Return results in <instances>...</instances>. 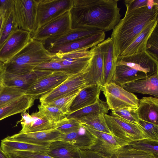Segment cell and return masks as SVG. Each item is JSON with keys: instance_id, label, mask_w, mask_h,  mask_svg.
<instances>
[{"instance_id": "obj_1", "label": "cell", "mask_w": 158, "mask_h": 158, "mask_svg": "<svg viewBox=\"0 0 158 158\" xmlns=\"http://www.w3.org/2000/svg\"><path fill=\"white\" fill-rule=\"evenodd\" d=\"M118 0H73L70 10L72 29L94 28L107 31L120 19Z\"/></svg>"}, {"instance_id": "obj_2", "label": "cell", "mask_w": 158, "mask_h": 158, "mask_svg": "<svg viewBox=\"0 0 158 158\" xmlns=\"http://www.w3.org/2000/svg\"><path fill=\"white\" fill-rule=\"evenodd\" d=\"M158 0H151L147 6L127 10L113 29L111 35L115 58L120 56L148 23L158 19Z\"/></svg>"}, {"instance_id": "obj_3", "label": "cell", "mask_w": 158, "mask_h": 158, "mask_svg": "<svg viewBox=\"0 0 158 158\" xmlns=\"http://www.w3.org/2000/svg\"><path fill=\"white\" fill-rule=\"evenodd\" d=\"M52 59L42 42L31 38L24 48L3 63L4 71L15 74L28 73L39 65Z\"/></svg>"}, {"instance_id": "obj_4", "label": "cell", "mask_w": 158, "mask_h": 158, "mask_svg": "<svg viewBox=\"0 0 158 158\" xmlns=\"http://www.w3.org/2000/svg\"><path fill=\"white\" fill-rule=\"evenodd\" d=\"M93 53V47L52 55V59L60 64L64 73L72 75L85 70Z\"/></svg>"}, {"instance_id": "obj_5", "label": "cell", "mask_w": 158, "mask_h": 158, "mask_svg": "<svg viewBox=\"0 0 158 158\" xmlns=\"http://www.w3.org/2000/svg\"><path fill=\"white\" fill-rule=\"evenodd\" d=\"M104 117L111 134L128 143L148 138L137 124L110 114H105Z\"/></svg>"}, {"instance_id": "obj_6", "label": "cell", "mask_w": 158, "mask_h": 158, "mask_svg": "<svg viewBox=\"0 0 158 158\" xmlns=\"http://www.w3.org/2000/svg\"><path fill=\"white\" fill-rule=\"evenodd\" d=\"M102 91L111 110L117 108L135 110L138 108L139 99L137 96L114 82L106 85Z\"/></svg>"}, {"instance_id": "obj_7", "label": "cell", "mask_w": 158, "mask_h": 158, "mask_svg": "<svg viewBox=\"0 0 158 158\" xmlns=\"http://www.w3.org/2000/svg\"><path fill=\"white\" fill-rule=\"evenodd\" d=\"M38 0H15L14 16L19 29L33 33L37 28Z\"/></svg>"}, {"instance_id": "obj_8", "label": "cell", "mask_w": 158, "mask_h": 158, "mask_svg": "<svg viewBox=\"0 0 158 158\" xmlns=\"http://www.w3.org/2000/svg\"><path fill=\"white\" fill-rule=\"evenodd\" d=\"M87 86L85 70L70 75L61 84L39 98L41 104L50 102L59 98L79 92Z\"/></svg>"}, {"instance_id": "obj_9", "label": "cell", "mask_w": 158, "mask_h": 158, "mask_svg": "<svg viewBox=\"0 0 158 158\" xmlns=\"http://www.w3.org/2000/svg\"><path fill=\"white\" fill-rule=\"evenodd\" d=\"M73 5V0H38L37 29L70 10Z\"/></svg>"}, {"instance_id": "obj_10", "label": "cell", "mask_w": 158, "mask_h": 158, "mask_svg": "<svg viewBox=\"0 0 158 158\" xmlns=\"http://www.w3.org/2000/svg\"><path fill=\"white\" fill-rule=\"evenodd\" d=\"M72 30L70 10L37 28L31 34L33 39L42 42L64 35Z\"/></svg>"}, {"instance_id": "obj_11", "label": "cell", "mask_w": 158, "mask_h": 158, "mask_svg": "<svg viewBox=\"0 0 158 158\" xmlns=\"http://www.w3.org/2000/svg\"><path fill=\"white\" fill-rule=\"evenodd\" d=\"M81 125L96 138L95 144L90 150L108 158H113L116 150L129 143L111 134L97 131L84 123H81Z\"/></svg>"}, {"instance_id": "obj_12", "label": "cell", "mask_w": 158, "mask_h": 158, "mask_svg": "<svg viewBox=\"0 0 158 158\" xmlns=\"http://www.w3.org/2000/svg\"><path fill=\"white\" fill-rule=\"evenodd\" d=\"M124 65L144 73L147 77L158 73V61L145 50L132 55L119 56L117 59L116 65Z\"/></svg>"}, {"instance_id": "obj_13", "label": "cell", "mask_w": 158, "mask_h": 158, "mask_svg": "<svg viewBox=\"0 0 158 158\" xmlns=\"http://www.w3.org/2000/svg\"><path fill=\"white\" fill-rule=\"evenodd\" d=\"M69 75L64 73L53 72L36 81L25 91V94L31 96L35 99H39L61 84Z\"/></svg>"}, {"instance_id": "obj_14", "label": "cell", "mask_w": 158, "mask_h": 158, "mask_svg": "<svg viewBox=\"0 0 158 158\" xmlns=\"http://www.w3.org/2000/svg\"><path fill=\"white\" fill-rule=\"evenodd\" d=\"M31 33L18 29L13 32L0 49V61L4 63L19 52L28 43Z\"/></svg>"}, {"instance_id": "obj_15", "label": "cell", "mask_w": 158, "mask_h": 158, "mask_svg": "<svg viewBox=\"0 0 158 158\" xmlns=\"http://www.w3.org/2000/svg\"><path fill=\"white\" fill-rule=\"evenodd\" d=\"M97 46L99 47L102 56L104 87L106 84L113 82L117 59L114 55V43L110 37H108Z\"/></svg>"}, {"instance_id": "obj_16", "label": "cell", "mask_w": 158, "mask_h": 158, "mask_svg": "<svg viewBox=\"0 0 158 158\" xmlns=\"http://www.w3.org/2000/svg\"><path fill=\"white\" fill-rule=\"evenodd\" d=\"M61 133L55 129L28 133H20L5 138L10 140L49 146L52 142L60 140Z\"/></svg>"}, {"instance_id": "obj_17", "label": "cell", "mask_w": 158, "mask_h": 158, "mask_svg": "<svg viewBox=\"0 0 158 158\" xmlns=\"http://www.w3.org/2000/svg\"><path fill=\"white\" fill-rule=\"evenodd\" d=\"M53 72L34 69L26 74H15L3 71L2 83L4 86L14 87L26 91L34 82Z\"/></svg>"}, {"instance_id": "obj_18", "label": "cell", "mask_w": 158, "mask_h": 158, "mask_svg": "<svg viewBox=\"0 0 158 158\" xmlns=\"http://www.w3.org/2000/svg\"><path fill=\"white\" fill-rule=\"evenodd\" d=\"M22 118L19 121L22 126L20 133H28L54 130L55 122L50 121L38 112L31 115L25 112L21 113Z\"/></svg>"}, {"instance_id": "obj_19", "label": "cell", "mask_w": 158, "mask_h": 158, "mask_svg": "<svg viewBox=\"0 0 158 158\" xmlns=\"http://www.w3.org/2000/svg\"><path fill=\"white\" fill-rule=\"evenodd\" d=\"M104 31L90 36L64 44L47 50L51 55L68 52L82 48L90 49L103 41L105 39Z\"/></svg>"}, {"instance_id": "obj_20", "label": "cell", "mask_w": 158, "mask_h": 158, "mask_svg": "<svg viewBox=\"0 0 158 158\" xmlns=\"http://www.w3.org/2000/svg\"><path fill=\"white\" fill-rule=\"evenodd\" d=\"M103 31L99 29L94 28H77L72 29L62 35L48 38L42 42L44 47L47 50L53 47Z\"/></svg>"}, {"instance_id": "obj_21", "label": "cell", "mask_w": 158, "mask_h": 158, "mask_svg": "<svg viewBox=\"0 0 158 158\" xmlns=\"http://www.w3.org/2000/svg\"><path fill=\"white\" fill-rule=\"evenodd\" d=\"M94 53L85 70L86 85H98L102 91L103 62L102 54L97 45L94 47Z\"/></svg>"}, {"instance_id": "obj_22", "label": "cell", "mask_w": 158, "mask_h": 158, "mask_svg": "<svg viewBox=\"0 0 158 158\" xmlns=\"http://www.w3.org/2000/svg\"><path fill=\"white\" fill-rule=\"evenodd\" d=\"M131 93H137L158 97V73L126 83L122 86Z\"/></svg>"}, {"instance_id": "obj_23", "label": "cell", "mask_w": 158, "mask_h": 158, "mask_svg": "<svg viewBox=\"0 0 158 158\" xmlns=\"http://www.w3.org/2000/svg\"><path fill=\"white\" fill-rule=\"evenodd\" d=\"M101 91V88L98 85L87 86L82 89L72 102L69 114L94 103L99 98Z\"/></svg>"}, {"instance_id": "obj_24", "label": "cell", "mask_w": 158, "mask_h": 158, "mask_svg": "<svg viewBox=\"0 0 158 158\" xmlns=\"http://www.w3.org/2000/svg\"><path fill=\"white\" fill-rule=\"evenodd\" d=\"M60 140L68 142L79 149L90 150L95 144L96 138L81 126L76 131L67 134H61Z\"/></svg>"}, {"instance_id": "obj_25", "label": "cell", "mask_w": 158, "mask_h": 158, "mask_svg": "<svg viewBox=\"0 0 158 158\" xmlns=\"http://www.w3.org/2000/svg\"><path fill=\"white\" fill-rule=\"evenodd\" d=\"M109 109L106 102L98 98L93 104L84 107L66 115L68 119L73 118L81 123L97 117L102 113L107 114Z\"/></svg>"}, {"instance_id": "obj_26", "label": "cell", "mask_w": 158, "mask_h": 158, "mask_svg": "<svg viewBox=\"0 0 158 158\" xmlns=\"http://www.w3.org/2000/svg\"><path fill=\"white\" fill-rule=\"evenodd\" d=\"M135 111L139 119L158 125L157 97H143L139 100L138 106Z\"/></svg>"}, {"instance_id": "obj_27", "label": "cell", "mask_w": 158, "mask_h": 158, "mask_svg": "<svg viewBox=\"0 0 158 158\" xmlns=\"http://www.w3.org/2000/svg\"><path fill=\"white\" fill-rule=\"evenodd\" d=\"M158 21V19L150 22L119 56L131 55L145 50L148 40L157 25Z\"/></svg>"}, {"instance_id": "obj_28", "label": "cell", "mask_w": 158, "mask_h": 158, "mask_svg": "<svg viewBox=\"0 0 158 158\" xmlns=\"http://www.w3.org/2000/svg\"><path fill=\"white\" fill-rule=\"evenodd\" d=\"M35 100L33 97L24 94L0 107V121L10 116L26 112L34 104Z\"/></svg>"}, {"instance_id": "obj_29", "label": "cell", "mask_w": 158, "mask_h": 158, "mask_svg": "<svg viewBox=\"0 0 158 158\" xmlns=\"http://www.w3.org/2000/svg\"><path fill=\"white\" fill-rule=\"evenodd\" d=\"M45 153L54 158H81L79 149L70 143L63 140L51 143Z\"/></svg>"}, {"instance_id": "obj_30", "label": "cell", "mask_w": 158, "mask_h": 158, "mask_svg": "<svg viewBox=\"0 0 158 158\" xmlns=\"http://www.w3.org/2000/svg\"><path fill=\"white\" fill-rule=\"evenodd\" d=\"M147 77L143 72L124 65H116L113 82L122 87L124 85Z\"/></svg>"}, {"instance_id": "obj_31", "label": "cell", "mask_w": 158, "mask_h": 158, "mask_svg": "<svg viewBox=\"0 0 158 158\" xmlns=\"http://www.w3.org/2000/svg\"><path fill=\"white\" fill-rule=\"evenodd\" d=\"M0 147L7 154L16 151H29L45 153L48 150V146L10 140L5 138L1 140Z\"/></svg>"}, {"instance_id": "obj_32", "label": "cell", "mask_w": 158, "mask_h": 158, "mask_svg": "<svg viewBox=\"0 0 158 158\" xmlns=\"http://www.w3.org/2000/svg\"><path fill=\"white\" fill-rule=\"evenodd\" d=\"M13 8L5 13L0 35V49L11 34L19 29L14 16Z\"/></svg>"}, {"instance_id": "obj_33", "label": "cell", "mask_w": 158, "mask_h": 158, "mask_svg": "<svg viewBox=\"0 0 158 158\" xmlns=\"http://www.w3.org/2000/svg\"><path fill=\"white\" fill-rule=\"evenodd\" d=\"M113 158H158V157L152 153L134 148L128 144L116 150Z\"/></svg>"}, {"instance_id": "obj_34", "label": "cell", "mask_w": 158, "mask_h": 158, "mask_svg": "<svg viewBox=\"0 0 158 158\" xmlns=\"http://www.w3.org/2000/svg\"><path fill=\"white\" fill-rule=\"evenodd\" d=\"M25 92L20 88L4 86L0 91V107L20 98Z\"/></svg>"}, {"instance_id": "obj_35", "label": "cell", "mask_w": 158, "mask_h": 158, "mask_svg": "<svg viewBox=\"0 0 158 158\" xmlns=\"http://www.w3.org/2000/svg\"><path fill=\"white\" fill-rule=\"evenodd\" d=\"M40 114L49 120L53 122H58L66 117V115L57 108L41 104L38 106Z\"/></svg>"}, {"instance_id": "obj_36", "label": "cell", "mask_w": 158, "mask_h": 158, "mask_svg": "<svg viewBox=\"0 0 158 158\" xmlns=\"http://www.w3.org/2000/svg\"><path fill=\"white\" fill-rule=\"evenodd\" d=\"M128 145L135 149L149 152L158 157V141L144 139L131 142Z\"/></svg>"}, {"instance_id": "obj_37", "label": "cell", "mask_w": 158, "mask_h": 158, "mask_svg": "<svg viewBox=\"0 0 158 158\" xmlns=\"http://www.w3.org/2000/svg\"><path fill=\"white\" fill-rule=\"evenodd\" d=\"M56 130L61 134H67L76 131L81 126V123L77 120L68 119L66 117L58 122H55Z\"/></svg>"}, {"instance_id": "obj_38", "label": "cell", "mask_w": 158, "mask_h": 158, "mask_svg": "<svg viewBox=\"0 0 158 158\" xmlns=\"http://www.w3.org/2000/svg\"><path fill=\"white\" fill-rule=\"evenodd\" d=\"M79 92L44 104L56 107L67 115L69 113V109L72 102Z\"/></svg>"}, {"instance_id": "obj_39", "label": "cell", "mask_w": 158, "mask_h": 158, "mask_svg": "<svg viewBox=\"0 0 158 158\" xmlns=\"http://www.w3.org/2000/svg\"><path fill=\"white\" fill-rule=\"evenodd\" d=\"M145 50L158 61V27L156 25L147 41Z\"/></svg>"}, {"instance_id": "obj_40", "label": "cell", "mask_w": 158, "mask_h": 158, "mask_svg": "<svg viewBox=\"0 0 158 158\" xmlns=\"http://www.w3.org/2000/svg\"><path fill=\"white\" fill-rule=\"evenodd\" d=\"M137 124L148 139L158 141V125L139 119Z\"/></svg>"}, {"instance_id": "obj_41", "label": "cell", "mask_w": 158, "mask_h": 158, "mask_svg": "<svg viewBox=\"0 0 158 158\" xmlns=\"http://www.w3.org/2000/svg\"><path fill=\"white\" fill-rule=\"evenodd\" d=\"M103 113L100 114L97 117L85 122V124L97 131L111 134L106 123L104 115Z\"/></svg>"}, {"instance_id": "obj_42", "label": "cell", "mask_w": 158, "mask_h": 158, "mask_svg": "<svg viewBox=\"0 0 158 158\" xmlns=\"http://www.w3.org/2000/svg\"><path fill=\"white\" fill-rule=\"evenodd\" d=\"M135 110L115 108L111 110L112 113L110 114L137 124L139 119Z\"/></svg>"}, {"instance_id": "obj_43", "label": "cell", "mask_w": 158, "mask_h": 158, "mask_svg": "<svg viewBox=\"0 0 158 158\" xmlns=\"http://www.w3.org/2000/svg\"><path fill=\"white\" fill-rule=\"evenodd\" d=\"M151 0H125L124 3L127 10H131L148 5Z\"/></svg>"}, {"instance_id": "obj_44", "label": "cell", "mask_w": 158, "mask_h": 158, "mask_svg": "<svg viewBox=\"0 0 158 158\" xmlns=\"http://www.w3.org/2000/svg\"><path fill=\"white\" fill-rule=\"evenodd\" d=\"M24 158H54L46 153L25 151H16L10 153Z\"/></svg>"}, {"instance_id": "obj_45", "label": "cell", "mask_w": 158, "mask_h": 158, "mask_svg": "<svg viewBox=\"0 0 158 158\" xmlns=\"http://www.w3.org/2000/svg\"><path fill=\"white\" fill-rule=\"evenodd\" d=\"M81 158H109L90 150L79 149Z\"/></svg>"}, {"instance_id": "obj_46", "label": "cell", "mask_w": 158, "mask_h": 158, "mask_svg": "<svg viewBox=\"0 0 158 158\" xmlns=\"http://www.w3.org/2000/svg\"><path fill=\"white\" fill-rule=\"evenodd\" d=\"M15 0H0V10L6 12L14 7Z\"/></svg>"}, {"instance_id": "obj_47", "label": "cell", "mask_w": 158, "mask_h": 158, "mask_svg": "<svg viewBox=\"0 0 158 158\" xmlns=\"http://www.w3.org/2000/svg\"><path fill=\"white\" fill-rule=\"evenodd\" d=\"M5 12L0 10V35Z\"/></svg>"}, {"instance_id": "obj_48", "label": "cell", "mask_w": 158, "mask_h": 158, "mask_svg": "<svg viewBox=\"0 0 158 158\" xmlns=\"http://www.w3.org/2000/svg\"><path fill=\"white\" fill-rule=\"evenodd\" d=\"M0 158H10L8 155L6 154L0 147Z\"/></svg>"}, {"instance_id": "obj_49", "label": "cell", "mask_w": 158, "mask_h": 158, "mask_svg": "<svg viewBox=\"0 0 158 158\" xmlns=\"http://www.w3.org/2000/svg\"><path fill=\"white\" fill-rule=\"evenodd\" d=\"M10 158H24L13 154L9 153L7 154Z\"/></svg>"}, {"instance_id": "obj_50", "label": "cell", "mask_w": 158, "mask_h": 158, "mask_svg": "<svg viewBox=\"0 0 158 158\" xmlns=\"http://www.w3.org/2000/svg\"><path fill=\"white\" fill-rule=\"evenodd\" d=\"M4 71L3 67V63L0 61V74Z\"/></svg>"}, {"instance_id": "obj_51", "label": "cell", "mask_w": 158, "mask_h": 158, "mask_svg": "<svg viewBox=\"0 0 158 158\" xmlns=\"http://www.w3.org/2000/svg\"><path fill=\"white\" fill-rule=\"evenodd\" d=\"M3 86H4V85H0V91L3 88Z\"/></svg>"}]
</instances>
